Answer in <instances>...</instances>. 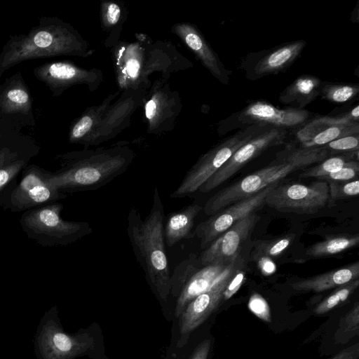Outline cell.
<instances>
[{
  "label": "cell",
  "instance_id": "cell-1",
  "mask_svg": "<svg viewBox=\"0 0 359 359\" xmlns=\"http://www.w3.org/2000/svg\"><path fill=\"white\" fill-rule=\"evenodd\" d=\"M135 157L134 150L126 141L67 152L55 156L60 168L48 171V180L66 194L97 190L124 173Z\"/></svg>",
  "mask_w": 359,
  "mask_h": 359
},
{
  "label": "cell",
  "instance_id": "cell-2",
  "mask_svg": "<svg viewBox=\"0 0 359 359\" xmlns=\"http://www.w3.org/2000/svg\"><path fill=\"white\" fill-rule=\"evenodd\" d=\"M95 50L70 24L56 17H43L27 34L10 37L0 53V76L27 60L59 55L87 57Z\"/></svg>",
  "mask_w": 359,
  "mask_h": 359
},
{
  "label": "cell",
  "instance_id": "cell-3",
  "mask_svg": "<svg viewBox=\"0 0 359 359\" xmlns=\"http://www.w3.org/2000/svg\"><path fill=\"white\" fill-rule=\"evenodd\" d=\"M136 37V41H124L115 55V75L123 90H149L151 74L159 72L161 78L168 80L172 74L193 67L172 43L152 42L144 34Z\"/></svg>",
  "mask_w": 359,
  "mask_h": 359
},
{
  "label": "cell",
  "instance_id": "cell-4",
  "mask_svg": "<svg viewBox=\"0 0 359 359\" xmlns=\"http://www.w3.org/2000/svg\"><path fill=\"white\" fill-rule=\"evenodd\" d=\"M164 206L156 187L152 206L142 219L139 210L131 208L127 233L133 251L154 292L162 300L170 293V274L164 237Z\"/></svg>",
  "mask_w": 359,
  "mask_h": 359
},
{
  "label": "cell",
  "instance_id": "cell-5",
  "mask_svg": "<svg viewBox=\"0 0 359 359\" xmlns=\"http://www.w3.org/2000/svg\"><path fill=\"white\" fill-rule=\"evenodd\" d=\"M327 157L329 154L323 147L301 148L291 142L277 154L274 163L217 191L206 201L203 210L207 215L211 216L257 194L293 171L304 169Z\"/></svg>",
  "mask_w": 359,
  "mask_h": 359
},
{
  "label": "cell",
  "instance_id": "cell-6",
  "mask_svg": "<svg viewBox=\"0 0 359 359\" xmlns=\"http://www.w3.org/2000/svg\"><path fill=\"white\" fill-rule=\"evenodd\" d=\"M148 90H126L114 101L120 93L118 90L106 97L101 104L86 108L79 116L87 133L81 145L85 148L97 146L118 136L130 125L132 115L142 106Z\"/></svg>",
  "mask_w": 359,
  "mask_h": 359
},
{
  "label": "cell",
  "instance_id": "cell-7",
  "mask_svg": "<svg viewBox=\"0 0 359 359\" xmlns=\"http://www.w3.org/2000/svg\"><path fill=\"white\" fill-rule=\"evenodd\" d=\"M63 208L64 205L57 201L23 212L20 226L29 238L44 247L67 245L92 233L93 228L87 222L62 219Z\"/></svg>",
  "mask_w": 359,
  "mask_h": 359
},
{
  "label": "cell",
  "instance_id": "cell-8",
  "mask_svg": "<svg viewBox=\"0 0 359 359\" xmlns=\"http://www.w3.org/2000/svg\"><path fill=\"white\" fill-rule=\"evenodd\" d=\"M312 115L306 109L279 108L266 100H254L241 110L220 121L217 131L225 134L234 129L252 126H270L294 131L307 122Z\"/></svg>",
  "mask_w": 359,
  "mask_h": 359
},
{
  "label": "cell",
  "instance_id": "cell-9",
  "mask_svg": "<svg viewBox=\"0 0 359 359\" xmlns=\"http://www.w3.org/2000/svg\"><path fill=\"white\" fill-rule=\"evenodd\" d=\"M263 126H252L242 128L203 154L187 172L180 184L170 194V197L183 198L198 190L238 148Z\"/></svg>",
  "mask_w": 359,
  "mask_h": 359
},
{
  "label": "cell",
  "instance_id": "cell-10",
  "mask_svg": "<svg viewBox=\"0 0 359 359\" xmlns=\"http://www.w3.org/2000/svg\"><path fill=\"white\" fill-rule=\"evenodd\" d=\"M329 188L324 180L311 184H277L268 193L265 204L281 212L314 214L326 206Z\"/></svg>",
  "mask_w": 359,
  "mask_h": 359
},
{
  "label": "cell",
  "instance_id": "cell-11",
  "mask_svg": "<svg viewBox=\"0 0 359 359\" xmlns=\"http://www.w3.org/2000/svg\"><path fill=\"white\" fill-rule=\"evenodd\" d=\"M48 170L27 165L2 208L13 212H25L67 197L48 180Z\"/></svg>",
  "mask_w": 359,
  "mask_h": 359
},
{
  "label": "cell",
  "instance_id": "cell-12",
  "mask_svg": "<svg viewBox=\"0 0 359 359\" xmlns=\"http://www.w3.org/2000/svg\"><path fill=\"white\" fill-rule=\"evenodd\" d=\"M359 133V106L337 115L311 117L294 130L293 142L301 148H313L325 145L339 137Z\"/></svg>",
  "mask_w": 359,
  "mask_h": 359
},
{
  "label": "cell",
  "instance_id": "cell-13",
  "mask_svg": "<svg viewBox=\"0 0 359 359\" xmlns=\"http://www.w3.org/2000/svg\"><path fill=\"white\" fill-rule=\"evenodd\" d=\"M288 134L287 130L276 127L270 126L262 127L199 187L198 191L201 193H207L213 190L264 151L283 144Z\"/></svg>",
  "mask_w": 359,
  "mask_h": 359
},
{
  "label": "cell",
  "instance_id": "cell-14",
  "mask_svg": "<svg viewBox=\"0 0 359 359\" xmlns=\"http://www.w3.org/2000/svg\"><path fill=\"white\" fill-rule=\"evenodd\" d=\"M142 107L147 133L160 135L174 128L182 104L178 91L168 80L159 78L151 83Z\"/></svg>",
  "mask_w": 359,
  "mask_h": 359
},
{
  "label": "cell",
  "instance_id": "cell-15",
  "mask_svg": "<svg viewBox=\"0 0 359 359\" xmlns=\"http://www.w3.org/2000/svg\"><path fill=\"white\" fill-rule=\"evenodd\" d=\"M279 182L271 184L257 194L226 207L199 223L194 232L200 239L201 248L205 249L238 221L262 208L269 191Z\"/></svg>",
  "mask_w": 359,
  "mask_h": 359
},
{
  "label": "cell",
  "instance_id": "cell-16",
  "mask_svg": "<svg viewBox=\"0 0 359 359\" xmlns=\"http://www.w3.org/2000/svg\"><path fill=\"white\" fill-rule=\"evenodd\" d=\"M306 45L304 40L299 39L250 53L242 60L240 68L250 81L284 72L299 57Z\"/></svg>",
  "mask_w": 359,
  "mask_h": 359
},
{
  "label": "cell",
  "instance_id": "cell-17",
  "mask_svg": "<svg viewBox=\"0 0 359 359\" xmlns=\"http://www.w3.org/2000/svg\"><path fill=\"white\" fill-rule=\"evenodd\" d=\"M34 76L44 83L53 96L76 85H85L95 91L103 81V72L97 68L86 69L69 61H57L41 65L34 69Z\"/></svg>",
  "mask_w": 359,
  "mask_h": 359
},
{
  "label": "cell",
  "instance_id": "cell-18",
  "mask_svg": "<svg viewBox=\"0 0 359 359\" xmlns=\"http://www.w3.org/2000/svg\"><path fill=\"white\" fill-rule=\"evenodd\" d=\"M243 262L240 257L209 289L197 296L187 305L179 317L181 338L201 325L219 306L224 300V292L227 285Z\"/></svg>",
  "mask_w": 359,
  "mask_h": 359
},
{
  "label": "cell",
  "instance_id": "cell-19",
  "mask_svg": "<svg viewBox=\"0 0 359 359\" xmlns=\"http://www.w3.org/2000/svg\"><path fill=\"white\" fill-rule=\"evenodd\" d=\"M259 216L253 212L235 223L215 240L198 256L202 266L231 262L240 255L242 244L250 235Z\"/></svg>",
  "mask_w": 359,
  "mask_h": 359
},
{
  "label": "cell",
  "instance_id": "cell-20",
  "mask_svg": "<svg viewBox=\"0 0 359 359\" xmlns=\"http://www.w3.org/2000/svg\"><path fill=\"white\" fill-rule=\"evenodd\" d=\"M172 32L189 48L210 73L224 85H228L232 72L226 68L200 30L189 22H177Z\"/></svg>",
  "mask_w": 359,
  "mask_h": 359
},
{
  "label": "cell",
  "instance_id": "cell-21",
  "mask_svg": "<svg viewBox=\"0 0 359 359\" xmlns=\"http://www.w3.org/2000/svg\"><path fill=\"white\" fill-rule=\"evenodd\" d=\"M231 262H217L202 266L188 280L177 296L175 315L179 318L187 305L197 296L209 289L238 259Z\"/></svg>",
  "mask_w": 359,
  "mask_h": 359
},
{
  "label": "cell",
  "instance_id": "cell-22",
  "mask_svg": "<svg viewBox=\"0 0 359 359\" xmlns=\"http://www.w3.org/2000/svg\"><path fill=\"white\" fill-rule=\"evenodd\" d=\"M359 278V263L334 269L293 283L291 287L297 291L321 292L338 287Z\"/></svg>",
  "mask_w": 359,
  "mask_h": 359
},
{
  "label": "cell",
  "instance_id": "cell-23",
  "mask_svg": "<svg viewBox=\"0 0 359 359\" xmlns=\"http://www.w3.org/2000/svg\"><path fill=\"white\" fill-rule=\"evenodd\" d=\"M323 82L311 74L301 75L282 90L278 101L288 108L304 109L320 96Z\"/></svg>",
  "mask_w": 359,
  "mask_h": 359
},
{
  "label": "cell",
  "instance_id": "cell-24",
  "mask_svg": "<svg viewBox=\"0 0 359 359\" xmlns=\"http://www.w3.org/2000/svg\"><path fill=\"white\" fill-rule=\"evenodd\" d=\"M203 207L193 202L182 209L169 214L164 222V237L168 247L176 245L184 239H189L195 234L192 231L194 221Z\"/></svg>",
  "mask_w": 359,
  "mask_h": 359
},
{
  "label": "cell",
  "instance_id": "cell-25",
  "mask_svg": "<svg viewBox=\"0 0 359 359\" xmlns=\"http://www.w3.org/2000/svg\"><path fill=\"white\" fill-rule=\"evenodd\" d=\"M126 10L116 1H103L100 5V21L102 30L107 34L104 45L112 48L120 40L123 24L126 20Z\"/></svg>",
  "mask_w": 359,
  "mask_h": 359
},
{
  "label": "cell",
  "instance_id": "cell-26",
  "mask_svg": "<svg viewBox=\"0 0 359 359\" xmlns=\"http://www.w3.org/2000/svg\"><path fill=\"white\" fill-rule=\"evenodd\" d=\"M0 109L6 114L32 112V100L26 86L20 81L9 84L0 95Z\"/></svg>",
  "mask_w": 359,
  "mask_h": 359
},
{
  "label": "cell",
  "instance_id": "cell-27",
  "mask_svg": "<svg viewBox=\"0 0 359 359\" xmlns=\"http://www.w3.org/2000/svg\"><path fill=\"white\" fill-rule=\"evenodd\" d=\"M359 243V236L341 235L316 243L309 247L306 255L311 257H324L338 254Z\"/></svg>",
  "mask_w": 359,
  "mask_h": 359
},
{
  "label": "cell",
  "instance_id": "cell-28",
  "mask_svg": "<svg viewBox=\"0 0 359 359\" xmlns=\"http://www.w3.org/2000/svg\"><path fill=\"white\" fill-rule=\"evenodd\" d=\"M357 159L358 151L329 156L315 166L305 168L299 175L301 178L316 177L319 180L341 168L346 163Z\"/></svg>",
  "mask_w": 359,
  "mask_h": 359
},
{
  "label": "cell",
  "instance_id": "cell-29",
  "mask_svg": "<svg viewBox=\"0 0 359 359\" xmlns=\"http://www.w3.org/2000/svg\"><path fill=\"white\" fill-rule=\"evenodd\" d=\"M359 94L358 83L323 82L320 95L331 103L344 104L353 101Z\"/></svg>",
  "mask_w": 359,
  "mask_h": 359
},
{
  "label": "cell",
  "instance_id": "cell-30",
  "mask_svg": "<svg viewBox=\"0 0 359 359\" xmlns=\"http://www.w3.org/2000/svg\"><path fill=\"white\" fill-rule=\"evenodd\" d=\"M202 265L195 253H190L174 269L170 276V293L177 297L186 283Z\"/></svg>",
  "mask_w": 359,
  "mask_h": 359
},
{
  "label": "cell",
  "instance_id": "cell-31",
  "mask_svg": "<svg viewBox=\"0 0 359 359\" xmlns=\"http://www.w3.org/2000/svg\"><path fill=\"white\" fill-rule=\"evenodd\" d=\"M30 158L16 161L0 169V206L2 207L15 187L20 174L29 165Z\"/></svg>",
  "mask_w": 359,
  "mask_h": 359
},
{
  "label": "cell",
  "instance_id": "cell-32",
  "mask_svg": "<svg viewBox=\"0 0 359 359\" xmlns=\"http://www.w3.org/2000/svg\"><path fill=\"white\" fill-rule=\"evenodd\" d=\"M359 279L352 280L337 288L331 294L321 301L314 309L317 315H322L345 302L358 288Z\"/></svg>",
  "mask_w": 359,
  "mask_h": 359
},
{
  "label": "cell",
  "instance_id": "cell-33",
  "mask_svg": "<svg viewBox=\"0 0 359 359\" xmlns=\"http://www.w3.org/2000/svg\"><path fill=\"white\" fill-rule=\"evenodd\" d=\"M358 330L359 305L357 302L355 306L340 320L339 329L334 335L336 341L346 343V341L354 336V332L358 334Z\"/></svg>",
  "mask_w": 359,
  "mask_h": 359
},
{
  "label": "cell",
  "instance_id": "cell-34",
  "mask_svg": "<svg viewBox=\"0 0 359 359\" xmlns=\"http://www.w3.org/2000/svg\"><path fill=\"white\" fill-rule=\"evenodd\" d=\"M330 156L359 151V133L346 135L323 146Z\"/></svg>",
  "mask_w": 359,
  "mask_h": 359
},
{
  "label": "cell",
  "instance_id": "cell-35",
  "mask_svg": "<svg viewBox=\"0 0 359 359\" xmlns=\"http://www.w3.org/2000/svg\"><path fill=\"white\" fill-rule=\"evenodd\" d=\"M292 239L291 236H286L271 241H257L256 255L270 258L279 256L289 246Z\"/></svg>",
  "mask_w": 359,
  "mask_h": 359
},
{
  "label": "cell",
  "instance_id": "cell-36",
  "mask_svg": "<svg viewBox=\"0 0 359 359\" xmlns=\"http://www.w3.org/2000/svg\"><path fill=\"white\" fill-rule=\"evenodd\" d=\"M327 183L329 188V197L333 201L355 196L359 194L358 179L342 182L332 181Z\"/></svg>",
  "mask_w": 359,
  "mask_h": 359
},
{
  "label": "cell",
  "instance_id": "cell-37",
  "mask_svg": "<svg viewBox=\"0 0 359 359\" xmlns=\"http://www.w3.org/2000/svg\"><path fill=\"white\" fill-rule=\"evenodd\" d=\"M359 172L358 160L354 159L346 163L341 168L320 179L327 182H342L358 179Z\"/></svg>",
  "mask_w": 359,
  "mask_h": 359
},
{
  "label": "cell",
  "instance_id": "cell-38",
  "mask_svg": "<svg viewBox=\"0 0 359 359\" xmlns=\"http://www.w3.org/2000/svg\"><path fill=\"white\" fill-rule=\"evenodd\" d=\"M249 309L259 318L266 322H271V315L266 301L259 294H253L248 302Z\"/></svg>",
  "mask_w": 359,
  "mask_h": 359
},
{
  "label": "cell",
  "instance_id": "cell-39",
  "mask_svg": "<svg viewBox=\"0 0 359 359\" xmlns=\"http://www.w3.org/2000/svg\"><path fill=\"white\" fill-rule=\"evenodd\" d=\"M31 156L20 151L4 146L0 148V169L11 163L23 158H30Z\"/></svg>",
  "mask_w": 359,
  "mask_h": 359
},
{
  "label": "cell",
  "instance_id": "cell-40",
  "mask_svg": "<svg viewBox=\"0 0 359 359\" xmlns=\"http://www.w3.org/2000/svg\"><path fill=\"white\" fill-rule=\"evenodd\" d=\"M245 269L243 264L237 269L224 290V299L231 298L238 290L245 278L246 271Z\"/></svg>",
  "mask_w": 359,
  "mask_h": 359
},
{
  "label": "cell",
  "instance_id": "cell-41",
  "mask_svg": "<svg viewBox=\"0 0 359 359\" xmlns=\"http://www.w3.org/2000/svg\"><path fill=\"white\" fill-rule=\"evenodd\" d=\"M257 265L264 275H270L276 271V264L271 258L264 255H256Z\"/></svg>",
  "mask_w": 359,
  "mask_h": 359
},
{
  "label": "cell",
  "instance_id": "cell-42",
  "mask_svg": "<svg viewBox=\"0 0 359 359\" xmlns=\"http://www.w3.org/2000/svg\"><path fill=\"white\" fill-rule=\"evenodd\" d=\"M359 357V344H355L335 354L328 359H358Z\"/></svg>",
  "mask_w": 359,
  "mask_h": 359
},
{
  "label": "cell",
  "instance_id": "cell-43",
  "mask_svg": "<svg viewBox=\"0 0 359 359\" xmlns=\"http://www.w3.org/2000/svg\"><path fill=\"white\" fill-rule=\"evenodd\" d=\"M210 339H205L196 348L190 359H207L210 349Z\"/></svg>",
  "mask_w": 359,
  "mask_h": 359
},
{
  "label": "cell",
  "instance_id": "cell-44",
  "mask_svg": "<svg viewBox=\"0 0 359 359\" xmlns=\"http://www.w3.org/2000/svg\"><path fill=\"white\" fill-rule=\"evenodd\" d=\"M0 140H1V136H0Z\"/></svg>",
  "mask_w": 359,
  "mask_h": 359
}]
</instances>
